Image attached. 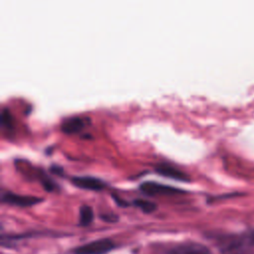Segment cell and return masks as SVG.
<instances>
[{"label": "cell", "instance_id": "obj_1", "mask_svg": "<svg viewBox=\"0 0 254 254\" xmlns=\"http://www.w3.org/2000/svg\"><path fill=\"white\" fill-rule=\"evenodd\" d=\"M212 238L222 254H253L245 234H216Z\"/></svg>", "mask_w": 254, "mask_h": 254}, {"label": "cell", "instance_id": "obj_2", "mask_svg": "<svg viewBox=\"0 0 254 254\" xmlns=\"http://www.w3.org/2000/svg\"><path fill=\"white\" fill-rule=\"evenodd\" d=\"M116 247L110 238H100L80 245L72 250V254H106Z\"/></svg>", "mask_w": 254, "mask_h": 254}, {"label": "cell", "instance_id": "obj_3", "mask_svg": "<svg viewBox=\"0 0 254 254\" xmlns=\"http://www.w3.org/2000/svg\"><path fill=\"white\" fill-rule=\"evenodd\" d=\"M140 191L148 196H155V195H176L185 193L186 190L175 188L168 185L159 184L157 182H144L139 186Z\"/></svg>", "mask_w": 254, "mask_h": 254}, {"label": "cell", "instance_id": "obj_4", "mask_svg": "<svg viewBox=\"0 0 254 254\" xmlns=\"http://www.w3.org/2000/svg\"><path fill=\"white\" fill-rule=\"evenodd\" d=\"M1 201L3 203H7L10 205L28 207V206H33L35 204L42 202L43 198L38 196H33V195L18 194V193H14L12 191L6 190V191H2Z\"/></svg>", "mask_w": 254, "mask_h": 254}, {"label": "cell", "instance_id": "obj_5", "mask_svg": "<svg viewBox=\"0 0 254 254\" xmlns=\"http://www.w3.org/2000/svg\"><path fill=\"white\" fill-rule=\"evenodd\" d=\"M70 182L76 188L87 190L99 191L106 187V183L104 181L91 176H74L71 177Z\"/></svg>", "mask_w": 254, "mask_h": 254}, {"label": "cell", "instance_id": "obj_6", "mask_svg": "<svg viewBox=\"0 0 254 254\" xmlns=\"http://www.w3.org/2000/svg\"><path fill=\"white\" fill-rule=\"evenodd\" d=\"M167 254H211L208 247L197 242H186L171 248Z\"/></svg>", "mask_w": 254, "mask_h": 254}, {"label": "cell", "instance_id": "obj_7", "mask_svg": "<svg viewBox=\"0 0 254 254\" xmlns=\"http://www.w3.org/2000/svg\"><path fill=\"white\" fill-rule=\"evenodd\" d=\"M155 171L156 173L163 177H167L176 181L190 182V177L185 172L168 163H160L155 167Z\"/></svg>", "mask_w": 254, "mask_h": 254}, {"label": "cell", "instance_id": "obj_8", "mask_svg": "<svg viewBox=\"0 0 254 254\" xmlns=\"http://www.w3.org/2000/svg\"><path fill=\"white\" fill-rule=\"evenodd\" d=\"M85 119L74 116L67 118L63 122L62 130L66 134H75L80 132L85 127Z\"/></svg>", "mask_w": 254, "mask_h": 254}, {"label": "cell", "instance_id": "obj_9", "mask_svg": "<svg viewBox=\"0 0 254 254\" xmlns=\"http://www.w3.org/2000/svg\"><path fill=\"white\" fill-rule=\"evenodd\" d=\"M132 204L135 207L139 208L144 213H152V212H154L158 208L157 203H155L152 200L146 199V198H135L132 201Z\"/></svg>", "mask_w": 254, "mask_h": 254}, {"label": "cell", "instance_id": "obj_10", "mask_svg": "<svg viewBox=\"0 0 254 254\" xmlns=\"http://www.w3.org/2000/svg\"><path fill=\"white\" fill-rule=\"evenodd\" d=\"M94 218L93 210L89 205H82L79 208V217H78V224L80 226H87L89 225Z\"/></svg>", "mask_w": 254, "mask_h": 254}, {"label": "cell", "instance_id": "obj_11", "mask_svg": "<svg viewBox=\"0 0 254 254\" xmlns=\"http://www.w3.org/2000/svg\"><path fill=\"white\" fill-rule=\"evenodd\" d=\"M1 123H2V126L4 127H11L12 125V117H11V114L9 112V110L7 109H3L2 113H1Z\"/></svg>", "mask_w": 254, "mask_h": 254}, {"label": "cell", "instance_id": "obj_12", "mask_svg": "<svg viewBox=\"0 0 254 254\" xmlns=\"http://www.w3.org/2000/svg\"><path fill=\"white\" fill-rule=\"evenodd\" d=\"M100 218L106 222H116L118 220V216L113 213H104L100 215Z\"/></svg>", "mask_w": 254, "mask_h": 254}, {"label": "cell", "instance_id": "obj_13", "mask_svg": "<svg viewBox=\"0 0 254 254\" xmlns=\"http://www.w3.org/2000/svg\"><path fill=\"white\" fill-rule=\"evenodd\" d=\"M244 234H245L246 238L248 239V241L250 242V244L253 246L254 245V229H250Z\"/></svg>", "mask_w": 254, "mask_h": 254}]
</instances>
